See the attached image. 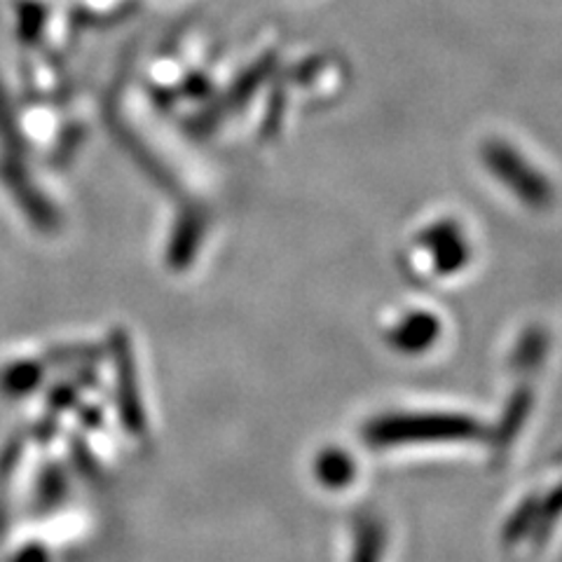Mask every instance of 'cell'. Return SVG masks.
I'll return each instance as SVG.
<instances>
[{
    "mask_svg": "<svg viewBox=\"0 0 562 562\" xmlns=\"http://www.w3.org/2000/svg\"><path fill=\"white\" fill-rule=\"evenodd\" d=\"M78 417L85 429H94V427H101L103 411L99 406H78Z\"/></svg>",
    "mask_w": 562,
    "mask_h": 562,
    "instance_id": "17",
    "label": "cell"
},
{
    "mask_svg": "<svg viewBox=\"0 0 562 562\" xmlns=\"http://www.w3.org/2000/svg\"><path fill=\"white\" fill-rule=\"evenodd\" d=\"M530 411H532V392L530 390H518L512 396V401H508L504 417L499 419V425H497V431H495L497 452H504V448H508L516 441V436L520 434Z\"/></svg>",
    "mask_w": 562,
    "mask_h": 562,
    "instance_id": "11",
    "label": "cell"
},
{
    "mask_svg": "<svg viewBox=\"0 0 562 562\" xmlns=\"http://www.w3.org/2000/svg\"><path fill=\"white\" fill-rule=\"evenodd\" d=\"M366 441L373 448L406 443H441L473 441L483 436L479 419L454 413H419V415H382L366 427Z\"/></svg>",
    "mask_w": 562,
    "mask_h": 562,
    "instance_id": "1",
    "label": "cell"
},
{
    "mask_svg": "<svg viewBox=\"0 0 562 562\" xmlns=\"http://www.w3.org/2000/svg\"><path fill=\"white\" fill-rule=\"evenodd\" d=\"M539 497H527L516 512L508 518L506 527H504V541L508 547H514L518 543L527 532L535 530V522H537V514H539Z\"/></svg>",
    "mask_w": 562,
    "mask_h": 562,
    "instance_id": "14",
    "label": "cell"
},
{
    "mask_svg": "<svg viewBox=\"0 0 562 562\" xmlns=\"http://www.w3.org/2000/svg\"><path fill=\"white\" fill-rule=\"evenodd\" d=\"M8 562H52V553L43 541L33 539L22 543V547L8 558Z\"/></svg>",
    "mask_w": 562,
    "mask_h": 562,
    "instance_id": "15",
    "label": "cell"
},
{
    "mask_svg": "<svg viewBox=\"0 0 562 562\" xmlns=\"http://www.w3.org/2000/svg\"><path fill=\"white\" fill-rule=\"evenodd\" d=\"M560 518H562V483L555 485L549 495L539 502V514L532 530L537 547H541V541H547L551 537Z\"/></svg>",
    "mask_w": 562,
    "mask_h": 562,
    "instance_id": "12",
    "label": "cell"
},
{
    "mask_svg": "<svg viewBox=\"0 0 562 562\" xmlns=\"http://www.w3.org/2000/svg\"><path fill=\"white\" fill-rule=\"evenodd\" d=\"M204 233H206V216L200 209H186L179 216V221H176V227L165 254V262L171 272H183L192 266V260H195L202 246Z\"/></svg>",
    "mask_w": 562,
    "mask_h": 562,
    "instance_id": "4",
    "label": "cell"
},
{
    "mask_svg": "<svg viewBox=\"0 0 562 562\" xmlns=\"http://www.w3.org/2000/svg\"><path fill=\"white\" fill-rule=\"evenodd\" d=\"M3 181L10 188L14 200L20 202L24 209V214L29 221L38 227L43 233H55L59 227V214L57 209L49 204V200L43 195V192L33 186L29 179L26 167L22 165L20 157L16 160H5L3 165Z\"/></svg>",
    "mask_w": 562,
    "mask_h": 562,
    "instance_id": "3",
    "label": "cell"
},
{
    "mask_svg": "<svg viewBox=\"0 0 562 562\" xmlns=\"http://www.w3.org/2000/svg\"><path fill=\"white\" fill-rule=\"evenodd\" d=\"M539 359H541V338H530V340H525L522 342V347L516 351V366H535V363H539Z\"/></svg>",
    "mask_w": 562,
    "mask_h": 562,
    "instance_id": "16",
    "label": "cell"
},
{
    "mask_svg": "<svg viewBox=\"0 0 562 562\" xmlns=\"http://www.w3.org/2000/svg\"><path fill=\"white\" fill-rule=\"evenodd\" d=\"M355 462L340 448H326L314 462V476L328 490H342L355 481Z\"/></svg>",
    "mask_w": 562,
    "mask_h": 562,
    "instance_id": "10",
    "label": "cell"
},
{
    "mask_svg": "<svg viewBox=\"0 0 562 562\" xmlns=\"http://www.w3.org/2000/svg\"><path fill=\"white\" fill-rule=\"evenodd\" d=\"M105 357H111L115 373V411L120 425L132 441H146L150 434L146 401L144 390H140L134 342L125 328L111 330L109 345H105Z\"/></svg>",
    "mask_w": 562,
    "mask_h": 562,
    "instance_id": "2",
    "label": "cell"
},
{
    "mask_svg": "<svg viewBox=\"0 0 562 562\" xmlns=\"http://www.w3.org/2000/svg\"><path fill=\"white\" fill-rule=\"evenodd\" d=\"M105 357V347L94 342H64L49 347L43 359L47 366L66 368V371H80V368H92Z\"/></svg>",
    "mask_w": 562,
    "mask_h": 562,
    "instance_id": "9",
    "label": "cell"
},
{
    "mask_svg": "<svg viewBox=\"0 0 562 562\" xmlns=\"http://www.w3.org/2000/svg\"><path fill=\"white\" fill-rule=\"evenodd\" d=\"M68 452H70V464H74V471H78L80 479L90 481V483H101L103 464H101L99 457L94 454V450L87 446L82 436L70 438Z\"/></svg>",
    "mask_w": 562,
    "mask_h": 562,
    "instance_id": "13",
    "label": "cell"
},
{
    "mask_svg": "<svg viewBox=\"0 0 562 562\" xmlns=\"http://www.w3.org/2000/svg\"><path fill=\"white\" fill-rule=\"evenodd\" d=\"M47 378L43 357H22L0 366V396L8 401H24L41 390Z\"/></svg>",
    "mask_w": 562,
    "mask_h": 562,
    "instance_id": "5",
    "label": "cell"
},
{
    "mask_svg": "<svg viewBox=\"0 0 562 562\" xmlns=\"http://www.w3.org/2000/svg\"><path fill=\"white\" fill-rule=\"evenodd\" d=\"M438 330H441V326H438L436 316L411 314L390 333V340L403 355H419V351L429 349L436 342Z\"/></svg>",
    "mask_w": 562,
    "mask_h": 562,
    "instance_id": "7",
    "label": "cell"
},
{
    "mask_svg": "<svg viewBox=\"0 0 562 562\" xmlns=\"http://www.w3.org/2000/svg\"><path fill=\"white\" fill-rule=\"evenodd\" d=\"M70 495V473L61 462H45L35 476L31 490V508L33 514L47 516L68 499Z\"/></svg>",
    "mask_w": 562,
    "mask_h": 562,
    "instance_id": "6",
    "label": "cell"
},
{
    "mask_svg": "<svg viewBox=\"0 0 562 562\" xmlns=\"http://www.w3.org/2000/svg\"><path fill=\"white\" fill-rule=\"evenodd\" d=\"M384 525L378 516L363 514L355 522V547H351V562H382L384 555Z\"/></svg>",
    "mask_w": 562,
    "mask_h": 562,
    "instance_id": "8",
    "label": "cell"
}]
</instances>
